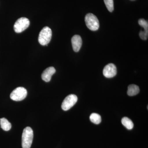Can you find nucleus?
Segmentation results:
<instances>
[{
  "label": "nucleus",
  "mask_w": 148,
  "mask_h": 148,
  "mask_svg": "<svg viewBox=\"0 0 148 148\" xmlns=\"http://www.w3.org/2000/svg\"><path fill=\"white\" fill-rule=\"evenodd\" d=\"M34 138V132L31 127H25L22 135L21 144L23 148H30Z\"/></svg>",
  "instance_id": "obj_1"
},
{
  "label": "nucleus",
  "mask_w": 148,
  "mask_h": 148,
  "mask_svg": "<svg viewBox=\"0 0 148 148\" xmlns=\"http://www.w3.org/2000/svg\"><path fill=\"white\" fill-rule=\"evenodd\" d=\"M52 36V31L49 27H45L40 32L38 37V42L41 45H47L50 42Z\"/></svg>",
  "instance_id": "obj_2"
},
{
  "label": "nucleus",
  "mask_w": 148,
  "mask_h": 148,
  "mask_svg": "<svg viewBox=\"0 0 148 148\" xmlns=\"http://www.w3.org/2000/svg\"><path fill=\"white\" fill-rule=\"evenodd\" d=\"M86 24L88 28L92 31L98 30L100 27L98 18L92 13L86 14L85 18Z\"/></svg>",
  "instance_id": "obj_3"
},
{
  "label": "nucleus",
  "mask_w": 148,
  "mask_h": 148,
  "mask_svg": "<svg viewBox=\"0 0 148 148\" xmlns=\"http://www.w3.org/2000/svg\"><path fill=\"white\" fill-rule=\"evenodd\" d=\"M27 91L26 88L22 87L16 88L10 94L12 100L15 101H20L24 100L27 97Z\"/></svg>",
  "instance_id": "obj_4"
},
{
  "label": "nucleus",
  "mask_w": 148,
  "mask_h": 148,
  "mask_svg": "<svg viewBox=\"0 0 148 148\" xmlns=\"http://www.w3.org/2000/svg\"><path fill=\"white\" fill-rule=\"evenodd\" d=\"M30 21L26 17H21L16 21L14 26V31L16 33H20L29 27Z\"/></svg>",
  "instance_id": "obj_5"
},
{
  "label": "nucleus",
  "mask_w": 148,
  "mask_h": 148,
  "mask_svg": "<svg viewBox=\"0 0 148 148\" xmlns=\"http://www.w3.org/2000/svg\"><path fill=\"white\" fill-rule=\"evenodd\" d=\"M77 100V97L75 95H69L64 99L61 105V108L64 111L68 110L76 104Z\"/></svg>",
  "instance_id": "obj_6"
},
{
  "label": "nucleus",
  "mask_w": 148,
  "mask_h": 148,
  "mask_svg": "<svg viewBox=\"0 0 148 148\" xmlns=\"http://www.w3.org/2000/svg\"><path fill=\"white\" fill-rule=\"evenodd\" d=\"M117 74L116 66L114 64H110L106 65L103 70L104 76L108 78H110L115 76Z\"/></svg>",
  "instance_id": "obj_7"
},
{
  "label": "nucleus",
  "mask_w": 148,
  "mask_h": 148,
  "mask_svg": "<svg viewBox=\"0 0 148 148\" xmlns=\"http://www.w3.org/2000/svg\"><path fill=\"white\" fill-rule=\"evenodd\" d=\"M71 42L74 51L78 52L82 45V41L81 37L79 35H75L72 38Z\"/></svg>",
  "instance_id": "obj_8"
},
{
  "label": "nucleus",
  "mask_w": 148,
  "mask_h": 148,
  "mask_svg": "<svg viewBox=\"0 0 148 148\" xmlns=\"http://www.w3.org/2000/svg\"><path fill=\"white\" fill-rule=\"evenodd\" d=\"M55 72L56 70L54 67H49L43 72L42 74V79L46 82H49L51 79V77Z\"/></svg>",
  "instance_id": "obj_9"
},
{
  "label": "nucleus",
  "mask_w": 148,
  "mask_h": 148,
  "mask_svg": "<svg viewBox=\"0 0 148 148\" xmlns=\"http://www.w3.org/2000/svg\"><path fill=\"white\" fill-rule=\"evenodd\" d=\"M140 92L139 86L135 84L130 85L127 89V95L130 96L137 95Z\"/></svg>",
  "instance_id": "obj_10"
},
{
  "label": "nucleus",
  "mask_w": 148,
  "mask_h": 148,
  "mask_svg": "<svg viewBox=\"0 0 148 148\" xmlns=\"http://www.w3.org/2000/svg\"><path fill=\"white\" fill-rule=\"evenodd\" d=\"M0 125L1 127L5 131H9L11 128L12 125L5 118L0 119Z\"/></svg>",
  "instance_id": "obj_11"
},
{
  "label": "nucleus",
  "mask_w": 148,
  "mask_h": 148,
  "mask_svg": "<svg viewBox=\"0 0 148 148\" xmlns=\"http://www.w3.org/2000/svg\"><path fill=\"white\" fill-rule=\"evenodd\" d=\"M122 124L128 130H131L134 127V124L132 121L128 118L124 117L121 120Z\"/></svg>",
  "instance_id": "obj_12"
},
{
  "label": "nucleus",
  "mask_w": 148,
  "mask_h": 148,
  "mask_svg": "<svg viewBox=\"0 0 148 148\" xmlns=\"http://www.w3.org/2000/svg\"><path fill=\"white\" fill-rule=\"evenodd\" d=\"M90 121L95 124H99L101 122V117L99 114L92 113L90 116Z\"/></svg>",
  "instance_id": "obj_13"
},
{
  "label": "nucleus",
  "mask_w": 148,
  "mask_h": 148,
  "mask_svg": "<svg viewBox=\"0 0 148 148\" xmlns=\"http://www.w3.org/2000/svg\"><path fill=\"white\" fill-rule=\"evenodd\" d=\"M139 25L141 27H143L145 29V31H144V33L148 34V23L147 21H146L145 19L143 18L139 19L138 21Z\"/></svg>",
  "instance_id": "obj_14"
},
{
  "label": "nucleus",
  "mask_w": 148,
  "mask_h": 148,
  "mask_svg": "<svg viewBox=\"0 0 148 148\" xmlns=\"http://www.w3.org/2000/svg\"><path fill=\"white\" fill-rule=\"evenodd\" d=\"M104 1L108 10L110 12H112L114 9L113 0H104Z\"/></svg>",
  "instance_id": "obj_15"
},
{
  "label": "nucleus",
  "mask_w": 148,
  "mask_h": 148,
  "mask_svg": "<svg viewBox=\"0 0 148 148\" xmlns=\"http://www.w3.org/2000/svg\"><path fill=\"white\" fill-rule=\"evenodd\" d=\"M148 35L147 34H146L145 33H144L143 31H141L140 32V34H139L140 38L144 40H147L148 38Z\"/></svg>",
  "instance_id": "obj_16"
}]
</instances>
